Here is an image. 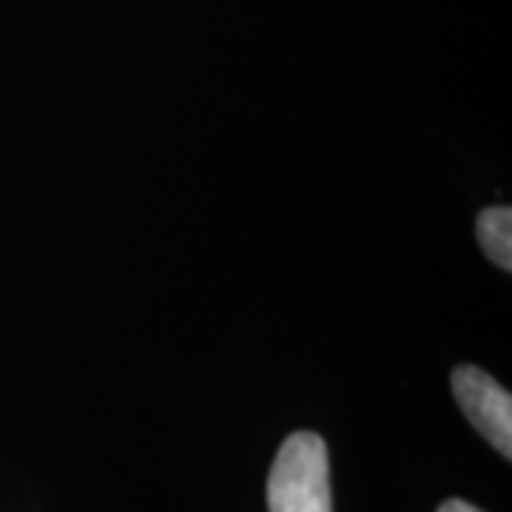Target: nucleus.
<instances>
[{
    "label": "nucleus",
    "instance_id": "nucleus-1",
    "mask_svg": "<svg viewBox=\"0 0 512 512\" xmlns=\"http://www.w3.org/2000/svg\"><path fill=\"white\" fill-rule=\"evenodd\" d=\"M268 512H333L328 447L299 430L282 441L268 473Z\"/></svg>",
    "mask_w": 512,
    "mask_h": 512
},
{
    "label": "nucleus",
    "instance_id": "nucleus-2",
    "mask_svg": "<svg viewBox=\"0 0 512 512\" xmlns=\"http://www.w3.org/2000/svg\"><path fill=\"white\" fill-rule=\"evenodd\" d=\"M453 396L467 421L504 458H512V396L487 370L461 365L450 376Z\"/></svg>",
    "mask_w": 512,
    "mask_h": 512
},
{
    "label": "nucleus",
    "instance_id": "nucleus-3",
    "mask_svg": "<svg viewBox=\"0 0 512 512\" xmlns=\"http://www.w3.org/2000/svg\"><path fill=\"white\" fill-rule=\"evenodd\" d=\"M476 237L484 254L493 259L498 268H512V211L510 205L484 208L476 220Z\"/></svg>",
    "mask_w": 512,
    "mask_h": 512
},
{
    "label": "nucleus",
    "instance_id": "nucleus-4",
    "mask_svg": "<svg viewBox=\"0 0 512 512\" xmlns=\"http://www.w3.org/2000/svg\"><path fill=\"white\" fill-rule=\"evenodd\" d=\"M439 512H481L473 504H467V501H461V498H450V501H444L439 507Z\"/></svg>",
    "mask_w": 512,
    "mask_h": 512
}]
</instances>
